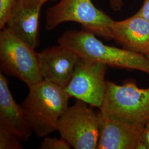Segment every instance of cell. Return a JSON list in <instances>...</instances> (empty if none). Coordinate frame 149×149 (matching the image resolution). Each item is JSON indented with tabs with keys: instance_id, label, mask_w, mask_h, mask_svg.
I'll return each mask as SVG.
<instances>
[{
	"instance_id": "cell-17",
	"label": "cell",
	"mask_w": 149,
	"mask_h": 149,
	"mask_svg": "<svg viewBox=\"0 0 149 149\" xmlns=\"http://www.w3.org/2000/svg\"><path fill=\"white\" fill-rule=\"evenodd\" d=\"M136 13L149 21V0H144L143 5Z\"/></svg>"
},
{
	"instance_id": "cell-11",
	"label": "cell",
	"mask_w": 149,
	"mask_h": 149,
	"mask_svg": "<svg viewBox=\"0 0 149 149\" xmlns=\"http://www.w3.org/2000/svg\"><path fill=\"white\" fill-rule=\"evenodd\" d=\"M113 39L125 49L135 53L149 54V21L136 13L127 19L115 21Z\"/></svg>"
},
{
	"instance_id": "cell-9",
	"label": "cell",
	"mask_w": 149,
	"mask_h": 149,
	"mask_svg": "<svg viewBox=\"0 0 149 149\" xmlns=\"http://www.w3.org/2000/svg\"><path fill=\"white\" fill-rule=\"evenodd\" d=\"M43 0H16L6 26L8 30L31 47L39 45V24Z\"/></svg>"
},
{
	"instance_id": "cell-10",
	"label": "cell",
	"mask_w": 149,
	"mask_h": 149,
	"mask_svg": "<svg viewBox=\"0 0 149 149\" xmlns=\"http://www.w3.org/2000/svg\"><path fill=\"white\" fill-rule=\"evenodd\" d=\"M100 118L97 149H141L145 127L108 119L100 113Z\"/></svg>"
},
{
	"instance_id": "cell-13",
	"label": "cell",
	"mask_w": 149,
	"mask_h": 149,
	"mask_svg": "<svg viewBox=\"0 0 149 149\" xmlns=\"http://www.w3.org/2000/svg\"><path fill=\"white\" fill-rule=\"evenodd\" d=\"M21 138L16 133L0 125V149H21Z\"/></svg>"
},
{
	"instance_id": "cell-20",
	"label": "cell",
	"mask_w": 149,
	"mask_h": 149,
	"mask_svg": "<svg viewBox=\"0 0 149 149\" xmlns=\"http://www.w3.org/2000/svg\"><path fill=\"white\" fill-rule=\"evenodd\" d=\"M147 56V57H148V58H149V55H147V56Z\"/></svg>"
},
{
	"instance_id": "cell-19",
	"label": "cell",
	"mask_w": 149,
	"mask_h": 149,
	"mask_svg": "<svg viewBox=\"0 0 149 149\" xmlns=\"http://www.w3.org/2000/svg\"><path fill=\"white\" fill-rule=\"evenodd\" d=\"M43 1L44 2H47V1H54V0H43Z\"/></svg>"
},
{
	"instance_id": "cell-8",
	"label": "cell",
	"mask_w": 149,
	"mask_h": 149,
	"mask_svg": "<svg viewBox=\"0 0 149 149\" xmlns=\"http://www.w3.org/2000/svg\"><path fill=\"white\" fill-rule=\"evenodd\" d=\"M39 66L43 80L65 88L71 80L80 56L59 44L38 53Z\"/></svg>"
},
{
	"instance_id": "cell-12",
	"label": "cell",
	"mask_w": 149,
	"mask_h": 149,
	"mask_svg": "<svg viewBox=\"0 0 149 149\" xmlns=\"http://www.w3.org/2000/svg\"><path fill=\"white\" fill-rule=\"evenodd\" d=\"M0 125L17 134L22 140H27L33 130L23 107L16 102L5 76L0 72Z\"/></svg>"
},
{
	"instance_id": "cell-1",
	"label": "cell",
	"mask_w": 149,
	"mask_h": 149,
	"mask_svg": "<svg viewBox=\"0 0 149 149\" xmlns=\"http://www.w3.org/2000/svg\"><path fill=\"white\" fill-rule=\"evenodd\" d=\"M58 43L80 58L112 67L137 70L149 74V59L147 56L106 45L94 33L85 29L66 31L59 37Z\"/></svg>"
},
{
	"instance_id": "cell-4",
	"label": "cell",
	"mask_w": 149,
	"mask_h": 149,
	"mask_svg": "<svg viewBox=\"0 0 149 149\" xmlns=\"http://www.w3.org/2000/svg\"><path fill=\"white\" fill-rule=\"evenodd\" d=\"M68 22L80 24L84 29L107 40L113 39L115 21L97 8L92 0H60L48 8L45 16V28L52 31Z\"/></svg>"
},
{
	"instance_id": "cell-3",
	"label": "cell",
	"mask_w": 149,
	"mask_h": 149,
	"mask_svg": "<svg viewBox=\"0 0 149 149\" xmlns=\"http://www.w3.org/2000/svg\"><path fill=\"white\" fill-rule=\"evenodd\" d=\"M100 110L104 117L145 127L149 123V88H139L131 82L119 85L106 81Z\"/></svg>"
},
{
	"instance_id": "cell-6",
	"label": "cell",
	"mask_w": 149,
	"mask_h": 149,
	"mask_svg": "<svg viewBox=\"0 0 149 149\" xmlns=\"http://www.w3.org/2000/svg\"><path fill=\"white\" fill-rule=\"evenodd\" d=\"M0 64L6 74L21 80L28 87L43 80L35 49L6 28L0 32Z\"/></svg>"
},
{
	"instance_id": "cell-2",
	"label": "cell",
	"mask_w": 149,
	"mask_h": 149,
	"mask_svg": "<svg viewBox=\"0 0 149 149\" xmlns=\"http://www.w3.org/2000/svg\"><path fill=\"white\" fill-rule=\"evenodd\" d=\"M23 107L33 132L40 138L56 130L71 97L63 88L43 80L30 86Z\"/></svg>"
},
{
	"instance_id": "cell-5",
	"label": "cell",
	"mask_w": 149,
	"mask_h": 149,
	"mask_svg": "<svg viewBox=\"0 0 149 149\" xmlns=\"http://www.w3.org/2000/svg\"><path fill=\"white\" fill-rule=\"evenodd\" d=\"M85 102L77 100L68 107L57 124L61 138L75 149H97L100 113H96Z\"/></svg>"
},
{
	"instance_id": "cell-7",
	"label": "cell",
	"mask_w": 149,
	"mask_h": 149,
	"mask_svg": "<svg viewBox=\"0 0 149 149\" xmlns=\"http://www.w3.org/2000/svg\"><path fill=\"white\" fill-rule=\"evenodd\" d=\"M107 66L105 64L80 58L65 90L71 97L100 108L106 92Z\"/></svg>"
},
{
	"instance_id": "cell-14",
	"label": "cell",
	"mask_w": 149,
	"mask_h": 149,
	"mask_svg": "<svg viewBox=\"0 0 149 149\" xmlns=\"http://www.w3.org/2000/svg\"><path fill=\"white\" fill-rule=\"evenodd\" d=\"M71 147V145L63 138L59 139L46 137L43 139L38 149H70Z\"/></svg>"
},
{
	"instance_id": "cell-15",
	"label": "cell",
	"mask_w": 149,
	"mask_h": 149,
	"mask_svg": "<svg viewBox=\"0 0 149 149\" xmlns=\"http://www.w3.org/2000/svg\"><path fill=\"white\" fill-rule=\"evenodd\" d=\"M16 0H0V28H4Z\"/></svg>"
},
{
	"instance_id": "cell-18",
	"label": "cell",
	"mask_w": 149,
	"mask_h": 149,
	"mask_svg": "<svg viewBox=\"0 0 149 149\" xmlns=\"http://www.w3.org/2000/svg\"><path fill=\"white\" fill-rule=\"evenodd\" d=\"M110 5L114 11L120 10L123 5V0H109Z\"/></svg>"
},
{
	"instance_id": "cell-16",
	"label": "cell",
	"mask_w": 149,
	"mask_h": 149,
	"mask_svg": "<svg viewBox=\"0 0 149 149\" xmlns=\"http://www.w3.org/2000/svg\"><path fill=\"white\" fill-rule=\"evenodd\" d=\"M149 149V123L144 128L141 140V149Z\"/></svg>"
}]
</instances>
